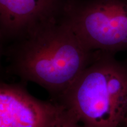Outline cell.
I'll return each mask as SVG.
<instances>
[{
  "mask_svg": "<svg viewBox=\"0 0 127 127\" xmlns=\"http://www.w3.org/2000/svg\"><path fill=\"white\" fill-rule=\"evenodd\" d=\"M93 52L61 17L22 40L13 55L12 69L61 96L93 61Z\"/></svg>",
  "mask_w": 127,
  "mask_h": 127,
  "instance_id": "1",
  "label": "cell"
},
{
  "mask_svg": "<svg viewBox=\"0 0 127 127\" xmlns=\"http://www.w3.org/2000/svg\"><path fill=\"white\" fill-rule=\"evenodd\" d=\"M61 98L84 127H121L127 112V68L94 57Z\"/></svg>",
  "mask_w": 127,
  "mask_h": 127,
  "instance_id": "2",
  "label": "cell"
},
{
  "mask_svg": "<svg viewBox=\"0 0 127 127\" xmlns=\"http://www.w3.org/2000/svg\"><path fill=\"white\" fill-rule=\"evenodd\" d=\"M61 19L92 51L127 48V3L121 0H68Z\"/></svg>",
  "mask_w": 127,
  "mask_h": 127,
  "instance_id": "3",
  "label": "cell"
},
{
  "mask_svg": "<svg viewBox=\"0 0 127 127\" xmlns=\"http://www.w3.org/2000/svg\"><path fill=\"white\" fill-rule=\"evenodd\" d=\"M65 108L41 101L18 85L0 82V127H52Z\"/></svg>",
  "mask_w": 127,
  "mask_h": 127,
  "instance_id": "4",
  "label": "cell"
},
{
  "mask_svg": "<svg viewBox=\"0 0 127 127\" xmlns=\"http://www.w3.org/2000/svg\"><path fill=\"white\" fill-rule=\"evenodd\" d=\"M68 0H0L3 37L23 39L61 18Z\"/></svg>",
  "mask_w": 127,
  "mask_h": 127,
  "instance_id": "5",
  "label": "cell"
},
{
  "mask_svg": "<svg viewBox=\"0 0 127 127\" xmlns=\"http://www.w3.org/2000/svg\"><path fill=\"white\" fill-rule=\"evenodd\" d=\"M52 127H84L75 117L65 108L58 121Z\"/></svg>",
  "mask_w": 127,
  "mask_h": 127,
  "instance_id": "6",
  "label": "cell"
},
{
  "mask_svg": "<svg viewBox=\"0 0 127 127\" xmlns=\"http://www.w3.org/2000/svg\"><path fill=\"white\" fill-rule=\"evenodd\" d=\"M3 38V36L2 33H1V30H0V57H1V42H2V39Z\"/></svg>",
  "mask_w": 127,
  "mask_h": 127,
  "instance_id": "7",
  "label": "cell"
},
{
  "mask_svg": "<svg viewBox=\"0 0 127 127\" xmlns=\"http://www.w3.org/2000/svg\"><path fill=\"white\" fill-rule=\"evenodd\" d=\"M124 124L125 125V127H127V112L126 116H125V120H124Z\"/></svg>",
  "mask_w": 127,
  "mask_h": 127,
  "instance_id": "8",
  "label": "cell"
}]
</instances>
